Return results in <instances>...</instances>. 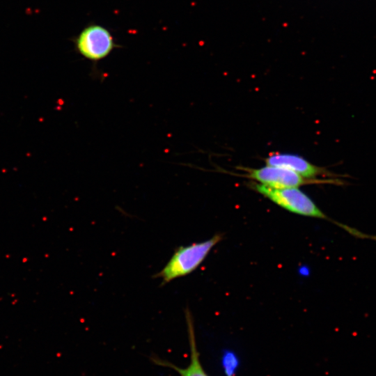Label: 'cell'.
<instances>
[{"instance_id":"1","label":"cell","mask_w":376,"mask_h":376,"mask_svg":"<svg viewBox=\"0 0 376 376\" xmlns=\"http://www.w3.org/2000/svg\"><path fill=\"white\" fill-rule=\"evenodd\" d=\"M221 240L222 235L218 233L203 242L178 247L164 267L153 277L161 279L163 285L191 274L201 265Z\"/></svg>"},{"instance_id":"2","label":"cell","mask_w":376,"mask_h":376,"mask_svg":"<svg viewBox=\"0 0 376 376\" xmlns=\"http://www.w3.org/2000/svg\"><path fill=\"white\" fill-rule=\"evenodd\" d=\"M249 187L288 212L299 215L330 220L315 202L299 187L275 188L256 182Z\"/></svg>"},{"instance_id":"3","label":"cell","mask_w":376,"mask_h":376,"mask_svg":"<svg viewBox=\"0 0 376 376\" xmlns=\"http://www.w3.org/2000/svg\"><path fill=\"white\" fill-rule=\"evenodd\" d=\"M246 173L244 176L251 178L256 182L275 188L299 187L311 184H339L338 179H310L306 178L297 173L281 166L266 165L258 169L248 167L242 168Z\"/></svg>"},{"instance_id":"4","label":"cell","mask_w":376,"mask_h":376,"mask_svg":"<svg viewBox=\"0 0 376 376\" xmlns=\"http://www.w3.org/2000/svg\"><path fill=\"white\" fill-rule=\"evenodd\" d=\"M76 47L85 58L97 63L119 46L109 29L97 24H90L77 36Z\"/></svg>"},{"instance_id":"5","label":"cell","mask_w":376,"mask_h":376,"mask_svg":"<svg viewBox=\"0 0 376 376\" xmlns=\"http://www.w3.org/2000/svg\"><path fill=\"white\" fill-rule=\"evenodd\" d=\"M265 162L266 165L281 166L290 169L297 174L310 179L318 176H335L336 175L326 169L316 166L301 156L291 153H272Z\"/></svg>"},{"instance_id":"6","label":"cell","mask_w":376,"mask_h":376,"mask_svg":"<svg viewBox=\"0 0 376 376\" xmlns=\"http://www.w3.org/2000/svg\"><path fill=\"white\" fill-rule=\"evenodd\" d=\"M185 314L190 347V361L189 365L185 368H182L169 361L156 359H154V361L159 365L175 370L180 376H209L205 371L200 361L194 334L192 317L189 311H186Z\"/></svg>"},{"instance_id":"7","label":"cell","mask_w":376,"mask_h":376,"mask_svg":"<svg viewBox=\"0 0 376 376\" xmlns=\"http://www.w3.org/2000/svg\"><path fill=\"white\" fill-rule=\"evenodd\" d=\"M223 365L228 376H233V373L237 368V361L233 354L224 356L223 359Z\"/></svg>"}]
</instances>
